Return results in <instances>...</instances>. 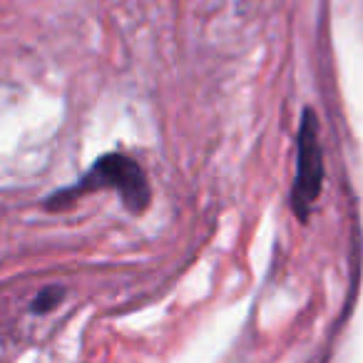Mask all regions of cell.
Returning <instances> with one entry per match:
<instances>
[{"instance_id": "cell-2", "label": "cell", "mask_w": 363, "mask_h": 363, "mask_svg": "<svg viewBox=\"0 0 363 363\" xmlns=\"http://www.w3.org/2000/svg\"><path fill=\"white\" fill-rule=\"evenodd\" d=\"M323 184V152L318 140V120L311 110H303L298 130V157L296 177L291 189V207L301 219H308Z\"/></svg>"}, {"instance_id": "cell-3", "label": "cell", "mask_w": 363, "mask_h": 363, "mask_svg": "<svg viewBox=\"0 0 363 363\" xmlns=\"http://www.w3.org/2000/svg\"><path fill=\"white\" fill-rule=\"evenodd\" d=\"M65 289L62 286H45L43 291H38V296L30 301L33 313H50L52 308H57L65 298Z\"/></svg>"}, {"instance_id": "cell-1", "label": "cell", "mask_w": 363, "mask_h": 363, "mask_svg": "<svg viewBox=\"0 0 363 363\" xmlns=\"http://www.w3.org/2000/svg\"><path fill=\"white\" fill-rule=\"evenodd\" d=\"M102 189H112L120 194V202L132 214H142L152 202L150 179H147L145 169L132 157L122 155V152H110L92 162V167L75 184L52 194L48 199V209H65L75 199L90 192H102Z\"/></svg>"}]
</instances>
